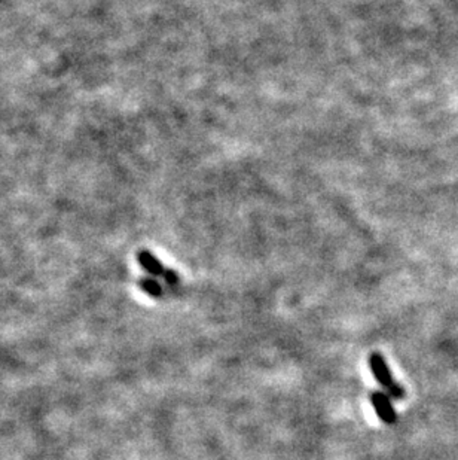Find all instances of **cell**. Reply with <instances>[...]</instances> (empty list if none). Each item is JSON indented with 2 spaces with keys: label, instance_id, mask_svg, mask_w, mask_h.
Masks as SVG:
<instances>
[{
  "label": "cell",
  "instance_id": "cell-5",
  "mask_svg": "<svg viewBox=\"0 0 458 460\" xmlns=\"http://www.w3.org/2000/svg\"><path fill=\"white\" fill-rule=\"evenodd\" d=\"M162 278H164L166 280V282L170 285V286H175V285H177L179 283V276H177V273L175 272V269H168L167 268V272H166V274H164V277H162Z\"/></svg>",
  "mask_w": 458,
  "mask_h": 460
},
{
  "label": "cell",
  "instance_id": "cell-1",
  "mask_svg": "<svg viewBox=\"0 0 458 460\" xmlns=\"http://www.w3.org/2000/svg\"><path fill=\"white\" fill-rule=\"evenodd\" d=\"M368 364H369L373 378L376 380V383L384 389V392L387 395L393 399H398V401H400V399H403L406 396L405 389L393 378L390 366H389V364H387L385 357L380 352H372L369 355Z\"/></svg>",
  "mask_w": 458,
  "mask_h": 460
},
{
  "label": "cell",
  "instance_id": "cell-2",
  "mask_svg": "<svg viewBox=\"0 0 458 460\" xmlns=\"http://www.w3.org/2000/svg\"><path fill=\"white\" fill-rule=\"evenodd\" d=\"M369 401L375 409L376 416H378L382 423L393 426L396 422H398V413H396V409L391 404V398L384 391L371 392Z\"/></svg>",
  "mask_w": 458,
  "mask_h": 460
},
{
  "label": "cell",
  "instance_id": "cell-3",
  "mask_svg": "<svg viewBox=\"0 0 458 460\" xmlns=\"http://www.w3.org/2000/svg\"><path fill=\"white\" fill-rule=\"evenodd\" d=\"M137 261L145 272L155 277H164L167 272V268L159 263V259L155 255H152L149 251H140L137 254Z\"/></svg>",
  "mask_w": 458,
  "mask_h": 460
},
{
  "label": "cell",
  "instance_id": "cell-4",
  "mask_svg": "<svg viewBox=\"0 0 458 460\" xmlns=\"http://www.w3.org/2000/svg\"><path fill=\"white\" fill-rule=\"evenodd\" d=\"M139 286L143 292H146L150 297H159L162 294V286L157 282L155 278H140L139 280Z\"/></svg>",
  "mask_w": 458,
  "mask_h": 460
}]
</instances>
